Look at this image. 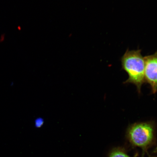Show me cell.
<instances>
[{
  "label": "cell",
  "instance_id": "obj_1",
  "mask_svg": "<svg viewBox=\"0 0 157 157\" xmlns=\"http://www.w3.org/2000/svg\"><path fill=\"white\" fill-rule=\"evenodd\" d=\"M140 50H127L121 58L122 68L128 75V78L124 84L131 83L136 87L139 94L145 83V60Z\"/></svg>",
  "mask_w": 157,
  "mask_h": 157
},
{
  "label": "cell",
  "instance_id": "obj_2",
  "mask_svg": "<svg viewBox=\"0 0 157 157\" xmlns=\"http://www.w3.org/2000/svg\"><path fill=\"white\" fill-rule=\"evenodd\" d=\"M156 131L154 121L135 123L128 128L126 136L129 142L142 149L144 154L155 142Z\"/></svg>",
  "mask_w": 157,
  "mask_h": 157
},
{
  "label": "cell",
  "instance_id": "obj_3",
  "mask_svg": "<svg viewBox=\"0 0 157 157\" xmlns=\"http://www.w3.org/2000/svg\"><path fill=\"white\" fill-rule=\"evenodd\" d=\"M145 83L150 86L152 94L157 93V52L145 56Z\"/></svg>",
  "mask_w": 157,
  "mask_h": 157
},
{
  "label": "cell",
  "instance_id": "obj_4",
  "mask_svg": "<svg viewBox=\"0 0 157 157\" xmlns=\"http://www.w3.org/2000/svg\"><path fill=\"white\" fill-rule=\"evenodd\" d=\"M109 157H131L121 148L114 149L110 153Z\"/></svg>",
  "mask_w": 157,
  "mask_h": 157
},
{
  "label": "cell",
  "instance_id": "obj_5",
  "mask_svg": "<svg viewBox=\"0 0 157 157\" xmlns=\"http://www.w3.org/2000/svg\"><path fill=\"white\" fill-rule=\"evenodd\" d=\"M44 121L42 119H37L35 121V125L37 128H40L43 125Z\"/></svg>",
  "mask_w": 157,
  "mask_h": 157
},
{
  "label": "cell",
  "instance_id": "obj_6",
  "mask_svg": "<svg viewBox=\"0 0 157 157\" xmlns=\"http://www.w3.org/2000/svg\"><path fill=\"white\" fill-rule=\"evenodd\" d=\"M154 152L157 153V147H156L154 151Z\"/></svg>",
  "mask_w": 157,
  "mask_h": 157
}]
</instances>
